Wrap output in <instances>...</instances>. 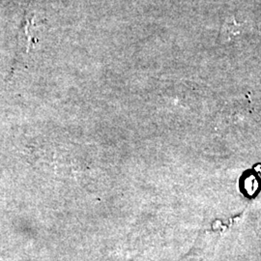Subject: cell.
I'll list each match as a JSON object with an SVG mask.
<instances>
[{
	"mask_svg": "<svg viewBox=\"0 0 261 261\" xmlns=\"http://www.w3.org/2000/svg\"><path fill=\"white\" fill-rule=\"evenodd\" d=\"M243 23L238 22L234 17L228 18L224 20L222 27V37L225 42H229L232 39L241 34L243 30Z\"/></svg>",
	"mask_w": 261,
	"mask_h": 261,
	"instance_id": "1",
	"label": "cell"
}]
</instances>
